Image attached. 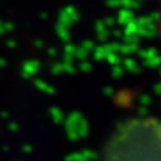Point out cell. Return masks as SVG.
I'll use <instances>...</instances> for the list:
<instances>
[{
	"instance_id": "obj_1",
	"label": "cell",
	"mask_w": 161,
	"mask_h": 161,
	"mask_svg": "<svg viewBox=\"0 0 161 161\" xmlns=\"http://www.w3.org/2000/svg\"><path fill=\"white\" fill-rule=\"evenodd\" d=\"M160 36H161V19H160Z\"/></svg>"
}]
</instances>
